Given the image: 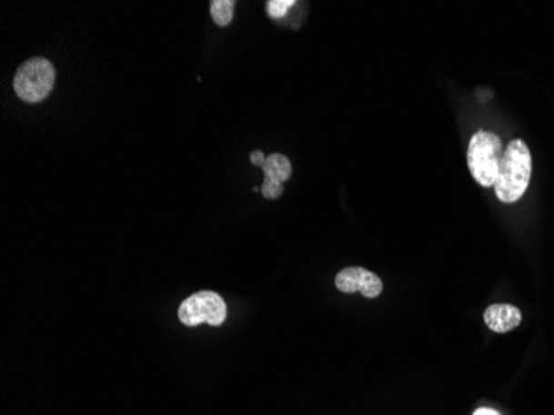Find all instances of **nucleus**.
<instances>
[{"mask_svg":"<svg viewBox=\"0 0 554 415\" xmlns=\"http://www.w3.org/2000/svg\"><path fill=\"white\" fill-rule=\"evenodd\" d=\"M531 151L519 138L511 140L499 163L495 191L501 203H517L525 195L531 179Z\"/></svg>","mask_w":554,"mask_h":415,"instance_id":"f257e3e1","label":"nucleus"},{"mask_svg":"<svg viewBox=\"0 0 554 415\" xmlns=\"http://www.w3.org/2000/svg\"><path fill=\"white\" fill-rule=\"evenodd\" d=\"M503 153V143L499 135L489 130H479L471 137L467 157L468 168L471 177L477 179V183L481 187H495Z\"/></svg>","mask_w":554,"mask_h":415,"instance_id":"f03ea898","label":"nucleus"},{"mask_svg":"<svg viewBox=\"0 0 554 415\" xmlns=\"http://www.w3.org/2000/svg\"><path fill=\"white\" fill-rule=\"evenodd\" d=\"M55 84V68L47 58H30L19 66L14 78V90L20 100L38 104L45 100Z\"/></svg>","mask_w":554,"mask_h":415,"instance_id":"7ed1b4c3","label":"nucleus"},{"mask_svg":"<svg viewBox=\"0 0 554 415\" xmlns=\"http://www.w3.org/2000/svg\"><path fill=\"white\" fill-rule=\"evenodd\" d=\"M227 308L219 294L215 291H199L191 294L181 302L178 309L179 321L188 328H196L206 322L209 326H221L226 321Z\"/></svg>","mask_w":554,"mask_h":415,"instance_id":"20e7f679","label":"nucleus"},{"mask_svg":"<svg viewBox=\"0 0 554 415\" xmlns=\"http://www.w3.org/2000/svg\"><path fill=\"white\" fill-rule=\"evenodd\" d=\"M336 286L342 293H360L367 299H376L382 291L384 284L376 273L364 268H346L336 276Z\"/></svg>","mask_w":554,"mask_h":415,"instance_id":"39448f33","label":"nucleus"},{"mask_svg":"<svg viewBox=\"0 0 554 415\" xmlns=\"http://www.w3.org/2000/svg\"><path fill=\"white\" fill-rule=\"evenodd\" d=\"M521 311L511 304H493L485 311V324L489 329L505 334L521 324Z\"/></svg>","mask_w":554,"mask_h":415,"instance_id":"423d86ee","label":"nucleus"},{"mask_svg":"<svg viewBox=\"0 0 554 415\" xmlns=\"http://www.w3.org/2000/svg\"><path fill=\"white\" fill-rule=\"evenodd\" d=\"M263 171L267 178H273L276 181H279V183H284V181L291 178V161H289L287 157L281 155V153H273V155L266 157Z\"/></svg>","mask_w":554,"mask_h":415,"instance_id":"0eeeda50","label":"nucleus"},{"mask_svg":"<svg viewBox=\"0 0 554 415\" xmlns=\"http://www.w3.org/2000/svg\"><path fill=\"white\" fill-rule=\"evenodd\" d=\"M211 17L219 27H226L235 17L236 2L233 0H213L211 4Z\"/></svg>","mask_w":554,"mask_h":415,"instance_id":"6e6552de","label":"nucleus"},{"mask_svg":"<svg viewBox=\"0 0 554 415\" xmlns=\"http://www.w3.org/2000/svg\"><path fill=\"white\" fill-rule=\"evenodd\" d=\"M294 5H296L294 0H269L266 4V10L271 19L279 20L286 17Z\"/></svg>","mask_w":554,"mask_h":415,"instance_id":"1a4fd4ad","label":"nucleus"},{"mask_svg":"<svg viewBox=\"0 0 554 415\" xmlns=\"http://www.w3.org/2000/svg\"><path fill=\"white\" fill-rule=\"evenodd\" d=\"M282 191H284L282 183H279V181H276V179L273 178H267V177L264 178L263 188H261L264 198L277 199L281 197Z\"/></svg>","mask_w":554,"mask_h":415,"instance_id":"9d476101","label":"nucleus"},{"mask_svg":"<svg viewBox=\"0 0 554 415\" xmlns=\"http://www.w3.org/2000/svg\"><path fill=\"white\" fill-rule=\"evenodd\" d=\"M266 157L263 155V151L256 150L251 153V161L256 167H263Z\"/></svg>","mask_w":554,"mask_h":415,"instance_id":"9b49d317","label":"nucleus"},{"mask_svg":"<svg viewBox=\"0 0 554 415\" xmlns=\"http://www.w3.org/2000/svg\"><path fill=\"white\" fill-rule=\"evenodd\" d=\"M473 415H501L499 410H495V409H489V407H481L478 410H475V414Z\"/></svg>","mask_w":554,"mask_h":415,"instance_id":"f8f14e48","label":"nucleus"}]
</instances>
